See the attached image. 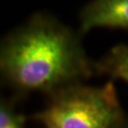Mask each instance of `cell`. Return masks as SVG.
<instances>
[{"instance_id": "1", "label": "cell", "mask_w": 128, "mask_h": 128, "mask_svg": "<svg viewBox=\"0 0 128 128\" xmlns=\"http://www.w3.org/2000/svg\"><path fill=\"white\" fill-rule=\"evenodd\" d=\"M0 70L5 82L18 94L48 95L84 82L95 73L81 33L43 12L32 14L4 37Z\"/></svg>"}, {"instance_id": "2", "label": "cell", "mask_w": 128, "mask_h": 128, "mask_svg": "<svg viewBox=\"0 0 128 128\" xmlns=\"http://www.w3.org/2000/svg\"><path fill=\"white\" fill-rule=\"evenodd\" d=\"M126 117L112 82L101 86L74 84L48 95L32 116L43 128H116Z\"/></svg>"}, {"instance_id": "3", "label": "cell", "mask_w": 128, "mask_h": 128, "mask_svg": "<svg viewBox=\"0 0 128 128\" xmlns=\"http://www.w3.org/2000/svg\"><path fill=\"white\" fill-rule=\"evenodd\" d=\"M99 28L128 30V0H91L79 15L81 35Z\"/></svg>"}, {"instance_id": "4", "label": "cell", "mask_w": 128, "mask_h": 128, "mask_svg": "<svg viewBox=\"0 0 128 128\" xmlns=\"http://www.w3.org/2000/svg\"><path fill=\"white\" fill-rule=\"evenodd\" d=\"M94 68L95 73L128 84V45L113 46L104 57L94 62Z\"/></svg>"}, {"instance_id": "5", "label": "cell", "mask_w": 128, "mask_h": 128, "mask_svg": "<svg viewBox=\"0 0 128 128\" xmlns=\"http://www.w3.org/2000/svg\"><path fill=\"white\" fill-rule=\"evenodd\" d=\"M0 128H26V117L16 110L12 100L1 99Z\"/></svg>"}, {"instance_id": "6", "label": "cell", "mask_w": 128, "mask_h": 128, "mask_svg": "<svg viewBox=\"0 0 128 128\" xmlns=\"http://www.w3.org/2000/svg\"><path fill=\"white\" fill-rule=\"evenodd\" d=\"M116 128H128V116H126L124 119V120Z\"/></svg>"}]
</instances>
